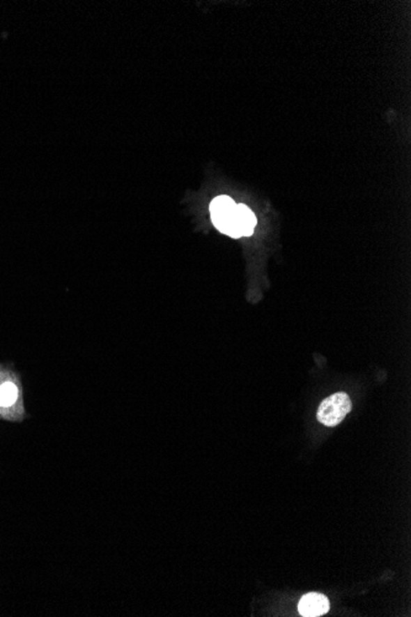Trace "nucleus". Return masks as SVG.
Masks as SVG:
<instances>
[{
	"instance_id": "obj_1",
	"label": "nucleus",
	"mask_w": 411,
	"mask_h": 617,
	"mask_svg": "<svg viewBox=\"0 0 411 617\" xmlns=\"http://www.w3.org/2000/svg\"><path fill=\"white\" fill-rule=\"evenodd\" d=\"M237 204L228 196H218L210 206L212 221L222 233L233 238H240L237 227Z\"/></svg>"
},
{
	"instance_id": "obj_2",
	"label": "nucleus",
	"mask_w": 411,
	"mask_h": 617,
	"mask_svg": "<svg viewBox=\"0 0 411 617\" xmlns=\"http://www.w3.org/2000/svg\"><path fill=\"white\" fill-rule=\"evenodd\" d=\"M351 409L352 403L350 397L343 392H338L322 402L316 411V419L325 427H336L343 422Z\"/></svg>"
},
{
	"instance_id": "obj_3",
	"label": "nucleus",
	"mask_w": 411,
	"mask_h": 617,
	"mask_svg": "<svg viewBox=\"0 0 411 617\" xmlns=\"http://www.w3.org/2000/svg\"><path fill=\"white\" fill-rule=\"evenodd\" d=\"M330 609L327 596L319 593H309L303 596L298 604V611L302 616L318 617L325 615Z\"/></svg>"
},
{
	"instance_id": "obj_4",
	"label": "nucleus",
	"mask_w": 411,
	"mask_h": 617,
	"mask_svg": "<svg viewBox=\"0 0 411 617\" xmlns=\"http://www.w3.org/2000/svg\"><path fill=\"white\" fill-rule=\"evenodd\" d=\"M237 227L240 237H249L256 226V217L245 205H237Z\"/></svg>"
},
{
	"instance_id": "obj_5",
	"label": "nucleus",
	"mask_w": 411,
	"mask_h": 617,
	"mask_svg": "<svg viewBox=\"0 0 411 617\" xmlns=\"http://www.w3.org/2000/svg\"><path fill=\"white\" fill-rule=\"evenodd\" d=\"M17 398V388L10 382H6L0 387V406H9Z\"/></svg>"
}]
</instances>
